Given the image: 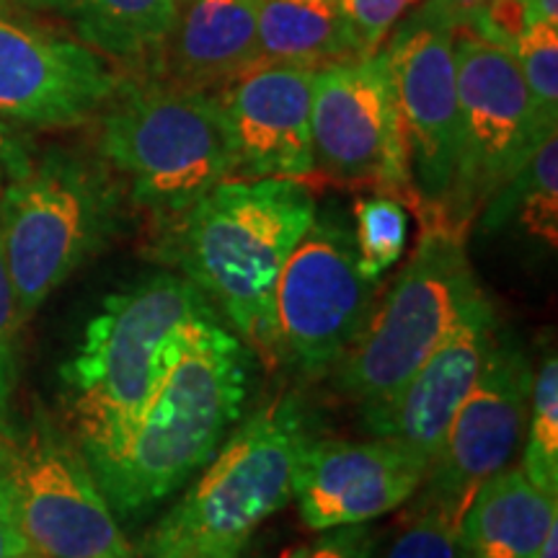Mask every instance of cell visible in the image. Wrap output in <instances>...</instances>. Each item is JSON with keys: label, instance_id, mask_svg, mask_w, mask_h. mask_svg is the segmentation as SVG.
Returning <instances> with one entry per match:
<instances>
[{"label": "cell", "instance_id": "4", "mask_svg": "<svg viewBox=\"0 0 558 558\" xmlns=\"http://www.w3.org/2000/svg\"><path fill=\"white\" fill-rule=\"evenodd\" d=\"M311 442V418L298 396L256 409L145 533L137 558H243L256 530L292 501Z\"/></svg>", "mask_w": 558, "mask_h": 558}, {"label": "cell", "instance_id": "17", "mask_svg": "<svg viewBox=\"0 0 558 558\" xmlns=\"http://www.w3.org/2000/svg\"><path fill=\"white\" fill-rule=\"evenodd\" d=\"M499 331L492 300L478 290L448 337L422 362L386 407L360 411L369 435L396 439L432 465L460 403L476 386L481 367Z\"/></svg>", "mask_w": 558, "mask_h": 558}, {"label": "cell", "instance_id": "34", "mask_svg": "<svg viewBox=\"0 0 558 558\" xmlns=\"http://www.w3.org/2000/svg\"><path fill=\"white\" fill-rule=\"evenodd\" d=\"M16 3L26 5L32 11H52V13H65L68 16V0H16Z\"/></svg>", "mask_w": 558, "mask_h": 558}, {"label": "cell", "instance_id": "19", "mask_svg": "<svg viewBox=\"0 0 558 558\" xmlns=\"http://www.w3.org/2000/svg\"><path fill=\"white\" fill-rule=\"evenodd\" d=\"M558 525V497L535 486L522 465L486 478L463 514L469 558H535Z\"/></svg>", "mask_w": 558, "mask_h": 558}, {"label": "cell", "instance_id": "8", "mask_svg": "<svg viewBox=\"0 0 558 558\" xmlns=\"http://www.w3.org/2000/svg\"><path fill=\"white\" fill-rule=\"evenodd\" d=\"M0 520L41 558H137L78 445L45 416L0 424Z\"/></svg>", "mask_w": 558, "mask_h": 558}, {"label": "cell", "instance_id": "7", "mask_svg": "<svg viewBox=\"0 0 558 558\" xmlns=\"http://www.w3.org/2000/svg\"><path fill=\"white\" fill-rule=\"evenodd\" d=\"M120 194L86 160L50 153L0 192V246L21 324L111 239Z\"/></svg>", "mask_w": 558, "mask_h": 558}, {"label": "cell", "instance_id": "5", "mask_svg": "<svg viewBox=\"0 0 558 558\" xmlns=\"http://www.w3.org/2000/svg\"><path fill=\"white\" fill-rule=\"evenodd\" d=\"M99 150L132 202L163 222L233 179V143L213 90L122 83L104 107Z\"/></svg>", "mask_w": 558, "mask_h": 558}, {"label": "cell", "instance_id": "30", "mask_svg": "<svg viewBox=\"0 0 558 558\" xmlns=\"http://www.w3.org/2000/svg\"><path fill=\"white\" fill-rule=\"evenodd\" d=\"M32 166V156L26 143L0 120V181L19 179Z\"/></svg>", "mask_w": 558, "mask_h": 558}, {"label": "cell", "instance_id": "25", "mask_svg": "<svg viewBox=\"0 0 558 558\" xmlns=\"http://www.w3.org/2000/svg\"><path fill=\"white\" fill-rule=\"evenodd\" d=\"M354 246L362 277L380 282V277L403 256L409 239V213L401 199L388 194L360 199L354 205Z\"/></svg>", "mask_w": 558, "mask_h": 558}, {"label": "cell", "instance_id": "15", "mask_svg": "<svg viewBox=\"0 0 558 558\" xmlns=\"http://www.w3.org/2000/svg\"><path fill=\"white\" fill-rule=\"evenodd\" d=\"M429 463L396 439H316L300 460L295 494L305 527L367 525L414 499Z\"/></svg>", "mask_w": 558, "mask_h": 558}, {"label": "cell", "instance_id": "14", "mask_svg": "<svg viewBox=\"0 0 558 558\" xmlns=\"http://www.w3.org/2000/svg\"><path fill=\"white\" fill-rule=\"evenodd\" d=\"M122 78L107 58L0 11V120L75 128L107 107Z\"/></svg>", "mask_w": 558, "mask_h": 558}, {"label": "cell", "instance_id": "9", "mask_svg": "<svg viewBox=\"0 0 558 558\" xmlns=\"http://www.w3.org/2000/svg\"><path fill=\"white\" fill-rule=\"evenodd\" d=\"M460 107L458 169L439 222L465 235L481 209L543 143L514 50L458 32L452 39Z\"/></svg>", "mask_w": 558, "mask_h": 558}, {"label": "cell", "instance_id": "31", "mask_svg": "<svg viewBox=\"0 0 558 558\" xmlns=\"http://www.w3.org/2000/svg\"><path fill=\"white\" fill-rule=\"evenodd\" d=\"M530 24L558 26V0H527Z\"/></svg>", "mask_w": 558, "mask_h": 558}, {"label": "cell", "instance_id": "13", "mask_svg": "<svg viewBox=\"0 0 558 558\" xmlns=\"http://www.w3.org/2000/svg\"><path fill=\"white\" fill-rule=\"evenodd\" d=\"M533 367L518 339L497 331L476 386L460 403L418 494L471 501L473 492L512 465L525 442Z\"/></svg>", "mask_w": 558, "mask_h": 558}, {"label": "cell", "instance_id": "26", "mask_svg": "<svg viewBox=\"0 0 558 558\" xmlns=\"http://www.w3.org/2000/svg\"><path fill=\"white\" fill-rule=\"evenodd\" d=\"M525 78L535 128L543 137L558 132V26L530 24L514 47Z\"/></svg>", "mask_w": 558, "mask_h": 558}, {"label": "cell", "instance_id": "32", "mask_svg": "<svg viewBox=\"0 0 558 558\" xmlns=\"http://www.w3.org/2000/svg\"><path fill=\"white\" fill-rule=\"evenodd\" d=\"M24 554H29V550L13 535V530L0 520V558H21Z\"/></svg>", "mask_w": 558, "mask_h": 558}, {"label": "cell", "instance_id": "11", "mask_svg": "<svg viewBox=\"0 0 558 558\" xmlns=\"http://www.w3.org/2000/svg\"><path fill=\"white\" fill-rule=\"evenodd\" d=\"M313 163L337 184L369 186L414 207L399 94L386 50L316 70Z\"/></svg>", "mask_w": 558, "mask_h": 558}, {"label": "cell", "instance_id": "3", "mask_svg": "<svg viewBox=\"0 0 558 558\" xmlns=\"http://www.w3.org/2000/svg\"><path fill=\"white\" fill-rule=\"evenodd\" d=\"M248 386V347L218 316L199 320L128 445L96 478L109 507L140 514L184 488L241 422Z\"/></svg>", "mask_w": 558, "mask_h": 558}, {"label": "cell", "instance_id": "36", "mask_svg": "<svg viewBox=\"0 0 558 558\" xmlns=\"http://www.w3.org/2000/svg\"><path fill=\"white\" fill-rule=\"evenodd\" d=\"M21 558H41V556H37V554H24Z\"/></svg>", "mask_w": 558, "mask_h": 558}, {"label": "cell", "instance_id": "35", "mask_svg": "<svg viewBox=\"0 0 558 558\" xmlns=\"http://www.w3.org/2000/svg\"><path fill=\"white\" fill-rule=\"evenodd\" d=\"M308 546H298V548H292V550H288V554H284L282 558H308Z\"/></svg>", "mask_w": 558, "mask_h": 558}, {"label": "cell", "instance_id": "28", "mask_svg": "<svg viewBox=\"0 0 558 558\" xmlns=\"http://www.w3.org/2000/svg\"><path fill=\"white\" fill-rule=\"evenodd\" d=\"M409 3L411 0H339L362 58L383 50L388 32L399 24Z\"/></svg>", "mask_w": 558, "mask_h": 558}, {"label": "cell", "instance_id": "37", "mask_svg": "<svg viewBox=\"0 0 558 558\" xmlns=\"http://www.w3.org/2000/svg\"><path fill=\"white\" fill-rule=\"evenodd\" d=\"M179 3H181V0H179Z\"/></svg>", "mask_w": 558, "mask_h": 558}, {"label": "cell", "instance_id": "2", "mask_svg": "<svg viewBox=\"0 0 558 558\" xmlns=\"http://www.w3.org/2000/svg\"><path fill=\"white\" fill-rule=\"evenodd\" d=\"M316 218L298 179H226L166 222V248L246 347L275 360L279 271Z\"/></svg>", "mask_w": 558, "mask_h": 558}, {"label": "cell", "instance_id": "24", "mask_svg": "<svg viewBox=\"0 0 558 558\" xmlns=\"http://www.w3.org/2000/svg\"><path fill=\"white\" fill-rule=\"evenodd\" d=\"M522 471L535 486L558 497V360L550 352L533 373Z\"/></svg>", "mask_w": 558, "mask_h": 558}, {"label": "cell", "instance_id": "22", "mask_svg": "<svg viewBox=\"0 0 558 558\" xmlns=\"http://www.w3.org/2000/svg\"><path fill=\"white\" fill-rule=\"evenodd\" d=\"M484 233L520 220L530 235L556 248L558 241V137L548 135L525 166L494 194L478 215Z\"/></svg>", "mask_w": 558, "mask_h": 558}, {"label": "cell", "instance_id": "21", "mask_svg": "<svg viewBox=\"0 0 558 558\" xmlns=\"http://www.w3.org/2000/svg\"><path fill=\"white\" fill-rule=\"evenodd\" d=\"M81 39L104 58L148 60L169 37L179 0H68Z\"/></svg>", "mask_w": 558, "mask_h": 558}, {"label": "cell", "instance_id": "33", "mask_svg": "<svg viewBox=\"0 0 558 558\" xmlns=\"http://www.w3.org/2000/svg\"><path fill=\"white\" fill-rule=\"evenodd\" d=\"M439 3H442L445 9L450 11V16L456 19V24H458V29H460V26H463L465 21H469L471 13L478 11L481 5L486 3V0H439Z\"/></svg>", "mask_w": 558, "mask_h": 558}, {"label": "cell", "instance_id": "1", "mask_svg": "<svg viewBox=\"0 0 558 558\" xmlns=\"http://www.w3.org/2000/svg\"><path fill=\"white\" fill-rule=\"evenodd\" d=\"M218 316L184 275H150L104 300L62 367L75 445L96 478L114 463L199 320Z\"/></svg>", "mask_w": 558, "mask_h": 558}, {"label": "cell", "instance_id": "27", "mask_svg": "<svg viewBox=\"0 0 558 558\" xmlns=\"http://www.w3.org/2000/svg\"><path fill=\"white\" fill-rule=\"evenodd\" d=\"M21 318L16 308V292H13L9 267L0 246V424L9 422L13 390L19 380V329Z\"/></svg>", "mask_w": 558, "mask_h": 558}, {"label": "cell", "instance_id": "23", "mask_svg": "<svg viewBox=\"0 0 558 558\" xmlns=\"http://www.w3.org/2000/svg\"><path fill=\"white\" fill-rule=\"evenodd\" d=\"M407 522L388 543L383 558H469L463 541V514L469 501H450L414 494Z\"/></svg>", "mask_w": 558, "mask_h": 558}, {"label": "cell", "instance_id": "6", "mask_svg": "<svg viewBox=\"0 0 558 558\" xmlns=\"http://www.w3.org/2000/svg\"><path fill=\"white\" fill-rule=\"evenodd\" d=\"M478 290L465 235L442 222H422L414 254L333 367L341 393L360 403V411L386 407L448 337Z\"/></svg>", "mask_w": 558, "mask_h": 558}, {"label": "cell", "instance_id": "29", "mask_svg": "<svg viewBox=\"0 0 558 558\" xmlns=\"http://www.w3.org/2000/svg\"><path fill=\"white\" fill-rule=\"evenodd\" d=\"M308 558H373V538L365 525L339 527V533L311 548Z\"/></svg>", "mask_w": 558, "mask_h": 558}, {"label": "cell", "instance_id": "10", "mask_svg": "<svg viewBox=\"0 0 558 558\" xmlns=\"http://www.w3.org/2000/svg\"><path fill=\"white\" fill-rule=\"evenodd\" d=\"M378 282L362 277L352 228L313 218L279 271L275 290V360L300 378L333 373L365 329Z\"/></svg>", "mask_w": 558, "mask_h": 558}, {"label": "cell", "instance_id": "18", "mask_svg": "<svg viewBox=\"0 0 558 558\" xmlns=\"http://www.w3.org/2000/svg\"><path fill=\"white\" fill-rule=\"evenodd\" d=\"M259 0H181L169 37L153 54L160 83L222 88L259 62Z\"/></svg>", "mask_w": 558, "mask_h": 558}, {"label": "cell", "instance_id": "12", "mask_svg": "<svg viewBox=\"0 0 558 558\" xmlns=\"http://www.w3.org/2000/svg\"><path fill=\"white\" fill-rule=\"evenodd\" d=\"M456 29L450 11L439 0H429L386 47L399 94L414 209L422 215V222L442 218L458 169Z\"/></svg>", "mask_w": 558, "mask_h": 558}, {"label": "cell", "instance_id": "20", "mask_svg": "<svg viewBox=\"0 0 558 558\" xmlns=\"http://www.w3.org/2000/svg\"><path fill=\"white\" fill-rule=\"evenodd\" d=\"M256 47L264 65L320 70L362 58L339 0H259Z\"/></svg>", "mask_w": 558, "mask_h": 558}, {"label": "cell", "instance_id": "16", "mask_svg": "<svg viewBox=\"0 0 558 558\" xmlns=\"http://www.w3.org/2000/svg\"><path fill=\"white\" fill-rule=\"evenodd\" d=\"M316 70H243L218 94L233 143V179H308L316 173L311 101Z\"/></svg>", "mask_w": 558, "mask_h": 558}]
</instances>
